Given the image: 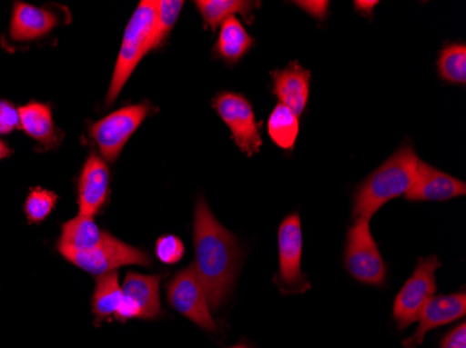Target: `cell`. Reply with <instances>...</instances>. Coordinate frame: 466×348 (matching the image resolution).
Here are the masks:
<instances>
[{
  "mask_svg": "<svg viewBox=\"0 0 466 348\" xmlns=\"http://www.w3.org/2000/svg\"><path fill=\"white\" fill-rule=\"evenodd\" d=\"M196 274L206 292L209 307L218 310L232 293L239 271L238 240L225 229L203 197L198 198L193 221Z\"/></svg>",
  "mask_w": 466,
  "mask_h": 348,
  "instance_id": "obj_1",
  "label": "cell"
},
{
  "mask_svg": "<svg viewBox=\"0 0 466 348\" xmlns=\"http://www.w3.org/2000/svg\"><path fill=\"white\" fill-rule=\"evenodd\" d=\"M419 161L420 159L410 144L400 146L356 188L353 195V219H371L389 201L405 195L415 182Z\"/></svg>",
  "mask_w": 466,
  "mask_h": 348,
  "instance_id": "obj_2",
  "label": "cell"
},
{
  "mask_svg": "<svg viewBox=\"0 0 466 348\" xmlns=\"http://www.w3.org/2000/svg\"><path fill=\"white\" fill-rule=\"evenodd\" d=\"M157 10H158V2L143 0L133 13L129 25L126 27L125 35H123L122 46L117 55L116 66H115L105 104H114L140 60L153 48Z\"/></svg>",
  "mask_w": 466,
  "mask_h": 348,
  "instance_id": "obj_3",
  "label": "cell"
},
{
  "mask_svg": "<svg viewBox=\"0 0 466 348\" xmlns=\"http://www.w3.org/2000/svg\"><path fill=\"white\" fill-rule=\"evenodd\" d=\"M345 268L353 279L369 286H383L387 268L370 230V219L358 217L348 230Z\"/></svg>",
  "mask_w": 466,
  "mask_h": 348,
  "instance_id": "obj_4",
  "label": "cell"
},
{
  "mask_svg": "<svg viewBox=\"0 0 466 348\" xmlns=\"http://www.w3.org/2000/svg\"><path fill=\"white\" fill-rule=\"evenodd\" d=\"M441 266L439 256L420 258L416 263L412 276L407 280L395 297L392 318L400 331H405L418 322L426 303L436 293V272Z\"/></svg>",
  "mask_w": 466,
  "mask_h": 348,
  "instance_id": "obj_5",
  "label": "cell"
},
{
  "mask_svg": "<svg viewBox=\"0 0 466 348\" xmlns=\"http://www.w3.org/2000/svg\"><path fill=\"white\" fill-rule=\"evenodd\" d=\"M62 255L73 265L94 276L111 273L122 266H151L153 263L148 254L120 242L119 238L108 232H104L102 242L94 250L86 253H63Z\"/></svg>",
  "mask_w": 466,
  "mask_h": 348,
  "instance_id": "obj_6",
  "label": "cell"
},
{
  "mask_svg": "<svg viewBox=\"0 0 466 348\" xmlns=\"http://www.w3.org/2000/svg\"><path fill=\"white\" fill-rule=\"evenodd\" d=\"M303 235L300 217L288 214L279 229V261L277 284L284 294H303L310 283L302 272Z\"/></svg>",
  "mask_w": 466,
  "mask_h": 348,
  "instance_id": "obj_7",
  "label": "cell"
},
{
  "mask_svg": "<svg viewBox=\"0 0 466 348\" xmlns=\"http://www.w3.org/2000/svg\"><path fill=\"white\" fill-rule=\"evenodd\" d=\"M148 114L150 104H129L91 124V137L105 161H116L126 143L137 132Z\"/></svg>",
  "mask_w": 466,
  "mask_h": 348,
  "instance_id": "obj_8",
  "label": "cell"
},
{
  "mask_svg": "<svg viewBox=\"0 0 466 348\" xmlns=\"http://www.w3.org/2000/svg\"><path fill=\"white\" fill-rule=\"evenodd\" d=\"M213 106L222 122L229 127L238 148L248 156L258 154L263 138L250 102L239 94L219 93L214 98Z\"/></svg>",
  "mask_w": 466,
  "mask_h": 348,
  "instance_id": "obj_9",
  "label": "cell"
},
{
  "mask_svg": "<svg viewBox=\"0 0 466 348\" xmlns=\"http://www.w3.org/2000/svg\"><path fill=\"white\" fill-rule=\"evenodd\" d=\"M167 303L177 313L207 332H216L206 292L193 265L177 272L167 284Z\"/></svg>",
  "mask_w": 466,
  "mask_h": 348,
  "instance_id": "obj_10",
  "label": "cell"
},
{
  "mask_svg": "<svg viewBox=\"0 0 466 348\" xmlns=\"http://www.w3.org/2000/svg\"><path fill=\"white\" fill-rule=\"evenodd\" d=\"M162 276L158 274H141L129 272L123 282V301L115 318L120 322L129 319H156L162 315L159 301V283Z\"/></svg>",
  "mask_w": 466,
  "mask_h": 348,
  "instance_id": "obj_11",
  "label": "cell"
},
{
  "mask_svg": "<svg viewBox=\"0 0 466 348\" xmlns=\"http://www.w3.org/2000/svg\"><path fill=\"white\" fill-rule=\"evenodd\" d=\"M466 313L465 293L433 295L426 303L419 315V326L410 339L404 340V348H418L425 340L426 334L436 328H441L451 322L463 318Z\"/></svg>",
  "mask_w": 466,
  "mask_h": 348,
  "instance_id": "obj_12",
  "label": "cell"
},
{
  "mask_svg": "<svg viewBox=\"0 0 466 348\" xmlns=\"http://www.w3.org/2000/svg\"><path fill=\"white\" fill-rule=\"evenodd\" d=\"M109 182L108 164L91 154L78 179V214L94 217L104 208L109 198Z\"/></svg>",
  "mask_w": 466,
  "mask_h": 348,
  "instance_id": "obj_13",
  "label": "cell"
},
{
  "mask_svg": "<svg viewBox=\"0 0 466 348\" xmlns=\"http://www.w3.org/2000/svg\"><path fill=\"white\" fill-rule=\"evenodd\" d=\"M465 194V183L419 161L415 182L405 198L408 201H447L463 197Z\"/></svg>",
  "mask_w": 466,
  "mask_h": 348,
  "instance_id": "obj_14",
  "label": "cell"
},
{
  "mask_svg": "<svg viewBox=\"0 0 466 348\" xmlns=\"http://www.w3.org/2000/svg\"><path fill=\"white\" fill-rule=\"evenodd\" d=\"M310 78V72L300 66L299 63H289L285 69L272 72V93L279 98V104L300 116L308 104Z\"/></svg>",
  "mask_w": 466,
  "mask_h": 348,
  "instance_id": "obj_15",
  "label": "cell"
},
{
  "mask_svg": "<svg viewBox=\"0 0 466 348\" xmlns=\"http://www.w3.org/2000/svg\"><path fill=\"white\" fill-rule=\"evenodd\" d=\"M56 25L54 13L18 2L13 7L10 35L15 41H33L51 33Z\"/></svg>",
  "mask_w": 466,
  "mask_h": 348,
  "instance_id": "obj_16",
  "label": "cell"
},
{
  "mask_svg": "<svg viewBox=\"0 0 466 348\" xmlns=\"http://www.w3.org/2000/svg\"><path fill=\"white\" fill-rule=\"evenodd\" d=\"M104 232L93 216L78 214L75 219L62 226L57 250L63 253H86L94 250L102 242Z\"/></svg>",
  "mask_w": 466,
  "mask_h": 348,
  "instance_id": "obj_17",
  "label": "cell"
},
{
  "mask_svg": "<svg viewBox=\"0 0 466 348\" xmlns=\"http://www.w3.org/2000/svg\"><path fill=\"white\" fill-rule=\"evenodd\" d=\"M254 45V39L243 27L237 17L228 18L219 27V35L217 39V56L228 63H237L250 51Z\"/></svg>",
  "mask_w": 466,
  "mask_h": 348,
  "instance_id": "obj_18",
  "label": "cell"
},
{
  "mask_svg": "<svg viewBox=\"0 0 466 348\" xmlns=\"http://www.w3.org/2000/svg\"><path fill=\"white\" fill-rule=\"evenodd\" d=\"M20 114V128H23L31 138L39 141L44 145H55L59 141L51 107L48 104H33L18 109Z\"/></svg>",
  "mask_w": 466,
  "mask_h": 348,
  "instance_id": "obj_19",
  "label": "cell"
},
{
  "mask_svg": "<svg viewBox=\"0 0 466 348\" xmlns=\"http://www.w3.org/2000/svg\"><path fill=\"white\" fill-rule=\"evenodd\" d=\"M123 301L122 286H120L119 276L116 272L102 274L96 279V290H94L93 313L96 316V323L106 321L116 315L120 303Z\"/></svg>",
  "mask_w": 466,
  "mask_h": 348,
  "instance_id": "obj_20",
  "label": "cell"
},
{
  "mask_svg": "<svg viewBox=\"0 0 466 348\" xmlns=\"http://www.w3.org/2000/svg\"><path fill=\"white\" fill-rule=\"evenodd\" d=\"M196 7L203 17L204 25L211 31L221 27L222 23L235 15L248 17L258 2H246V0H198Z\"/></svg>",
  "mask_w": 466,
  "mask_h": 348,
  "instance_id": "obj_21",
  "label": "cell"
},
{
  "mask_svg": "<svg viewBox=\"0 0 466 348\" xmlns=\"http://www.w3.org/2000/svg\"><path fill=\"white\" fill-rule=\"evenodd\" d=\"M268 134L272 143L284 151H292L299 135V116L289 107L279 104L268 117Z\"/></svg>",
  "mask_w": 466,
  "mask_h": 348,
  "instance_id": "obj_22",
  "label": "cell"
},
{
  "mask_svg": "<svg viewBox=\"0 0 466 348\" xmlns=\"http://www.w3.org/2000/svg\"><path fill=\"white\" fill-rule=\"evenodd\" d=\"M437 72L439 77L444 83L466 84V45L465 44H447L440 51L439 60H437Z\"/></svg>",
  "mask_w": 466,
  "mask_h": 348,
  "instance_id": "obj_23",
  "label": "cell"
},
{
  "mask_svg": "<svg viewBox=\"0 0 466 348\" xmlns=\"http://www.w3.org/2000/svg\"><path fill=\"white\" fill-rule=\"evenodd\" d=\"M183 5H185V2H182V0H158L156 33H154L151 51L158 49L167 41V36L177 25Z\"/></svg>",
  "mask_w": 466,
  "mask_h": 348,
  "instance_id": "obj_24",
  "label": "cell"
},
{
  "mask_svg": "<svg viewBox=\"0 0 466 348\" xmlns=\"http://www.w3.org/2000/svg\"><path fill=\"white\" fill-rule=\"evenodd\" d=\"M57 203V195L52 191L34 188L25 200V211L30 224H39L54 211Z\"/></svg>",
  "mask_w": 466,
  "mask_h": 348,
  "instance_id": "obj_25",
  "label": "cell"
},
{
  "mask_svg": "<svg viewBox=\"0 0 466 348\" xmlns=\"http://www.w3.org/2000/svg\"><path fill=\"white\" fill-rule=\"evenodd\" d=\"M157 258L165 265H175L185 255V244L177 235H161L156 243Z\"/></svg>",
  "mask_w": 466,
  "mask_h": 348,
  "instance_id": "obj_26",
  "label": "cell"
},
{
  "mask_svg": "<svg viewBox=\"0 0 466 348\" xmlns=\"http://www.w3.org/2000/svg\"><path fill=\"white\" fill-rule=\"evenodd\" d=\"M20 128V114L15 104L0 101V134H9Z\"/></svg>",
  "mask_w": 466,
  "mask_h": 348,
  "instance_id": "obj_27",
  "label": "cell"
},
{
  "mask_svg": "<svg viewBox=\"0 0 466 348\" xmlns=\"http://www.w3.org/2000/svg\"><path fill=\"white\" fill-rule=\"evenodd\" d=\"M441 348H466V324L465 322L458 324L457 328L444 336Z\"/></svg>",
  "mask_w": 466,
  "mask_h": 348,
  "instance_id": "obj_28",
  "label": "cell"
},
{
  "mask_svg": "<svg viewBox=\"0 0 466 348\" xmlns=\"http://www.w3.org/2000/svg\"><path fill=\"white\" fill-rule=\"evenodd\" d=\"M295 4L319 20L326 17L329 6V2H295Z\"/></svg>",
  "mask_w": 466,
  "mask_h": 348,
  "instance_id": "obj_29",
  "label": "cell"
},
{
  "mask_svg": "<svg viewBox=\"0 0 466 348\" xmlns=\"http://www.w3.org/2000/svg\"><path fill=\"white\" fill-rule=\"evenodd\" d=\"M379 5V2H362V0H359V2H355V9L358 12L363 13L365 15H371V10Z\"/></svg>",
  "mask_w": 466,
  "mask_h": 348,
  "instance_id": "obj_30",
  "label": "cell"
},
{
  "mask_svg": "<svg viewBox=\"0 0 466 348\" xmlns=\"http://www.w3.org/2000/svg\"><path fill=\"white\" fill-rule=\"evenodd\" d=\"M10 154H12V149L6 145L5 141L0 140V161H2V159L7 158Z\"/></svg>",
  "mask_w": 466,
  "mask_h": 348,
  "instance_id": "obj_31",
  "label": "cell"
},
{
  "mask_svg": "<svg viewBox=\"0 0 466 348\" xmlns=\"http://www.w3.org/2000/svg\"><path fill=\"white\" fill-rule=\"evenodd\" d=\"M229 348H251L250 345L248 344V343H240V344L233 345V347Z\"/></svg>",
  "mask_w": 466,
  "mask_h": 348,
  "instance_id": "obj_32",
  "label": "cell"
}]
</instances>
